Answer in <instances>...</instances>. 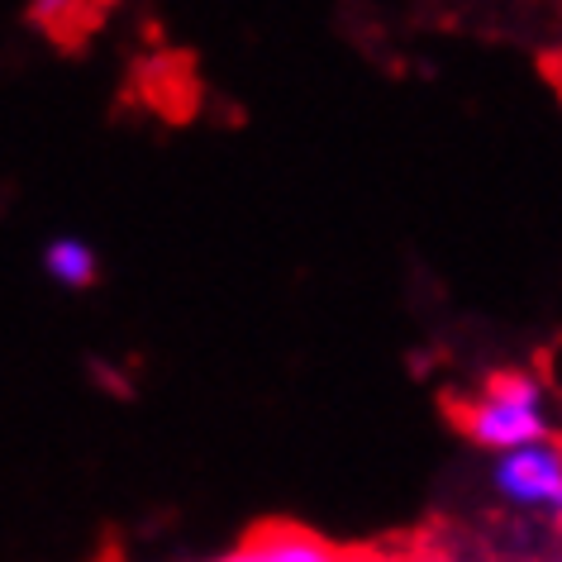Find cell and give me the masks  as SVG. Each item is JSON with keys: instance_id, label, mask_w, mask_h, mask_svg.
Masks as SVG:
<instances>
[{"instance_id": "3957f363", "label": "cell", "mask_w": 562, "mask_h": 562, "mask_svg": "<svg viewBox=\"0 0 562 562\" xmlns=\"http://www.w3.org/2000/svg\"><path fill=\"white\" fill-rule=\"evenodd\" d=\"M339 558H358V553H344L334 539L296 525V519H262L238 539V548H229V562H339Z\"/></svg>"}, {"instance_id": "6da1fadb", "label": "cell", "mask_w": 562, "mask_h": 562, "mask_svg": "<svg viewBox=\"0 0 562 562\" xmlns=\"http://www.w3.org/2000/svg\"><path fill=\"white\" fill-rule=\"evenodd\" d=\"M443 411L472 443L491 448V453H510V448L539 443V439L553 434L543 405H519V401L491 396V391L486 396H476V401H443Z\"/></svg>"}, {"instance_id": "ba28073f", "label": "cell", "mask_w": 562, "mask_h": 562, "mask_svg": "<svg viewBox=\"0 0 562 562\" xmlns=\"http://www.w3.org/2000/svg\"><path fill=\"white\" fill-rule=\"evenodd\" d=\"M558 533H562V515H558Z\"/></svg>"}, {"instance_id": "7a4b0ae2", "label": "cell", "mask_w": 562, "mask_h": 562, "mask_svg": "<svg viewBox=\"0 0 562 562\" xmlns=\"http://www.w3.org/2000/svg\"><path fill=\"white\" fill-rule=\"evenodd\" d=\"M496 491L505 501H515V505H529V510L562 515V448L539 439V443H525V448L501 453Z\"/></svg>"}, {"instance_id": "8992f818", "label": "cell", "mask_w": 562, "mask_h": 562, "mask_svg": "<svg viewBox=\"0 0 562 562\" xmlns=\"http://www.w3.org/2000/svg\"><path fill=\"white\" fill-rule=\"evenodd\" d=\"M91 376H95V382H105V386H110V396H130V376H120L115 368H105V362H95Z\"/></svg>"}, {"instance_id": "277c9868", "label": "cell", "mask_w": 562, "mask_h": 562, "mask_svg": "<svg viewBox=\"0 0 562 562\" xmlns=\"http://www.w3.org/2000/svg\"><path fill=\"white\" fill-rule=\"evenodd\" d=\"M44 267L67 291H87L95 281V252L81 244V238H53L48 252H44Z\"/></svg>"}, {"instance_id": "52a82bcc", "label": "cell", "mask_w": 562, "mask_h": 562, "mask_svg": "<svg viewBox=\"0 0 562 562\" xmlns=\"http://www.w3.org/2000/svg\"><path fill=\"white\" fill-rule=\"evenodd\" d=\"M553 87H558V101H562V58L553 63Z\"/></svg>"}, {"instance_id": "5b68a950", "label": "cell", "mask_w": 562, "mask_h": 562, "mask_svg": "<svg viewBox=\"0 0 562 562\" xmlns=\"http://www.w3.org/2000/svg\"><path fill=\"white\" fill-rule=\"evenodd\" d=\"M486 391H491V396H505V401H519V405H543V386L533 382L529 372H515V368L491 372Z\"/></svg>"}]
</instances>
